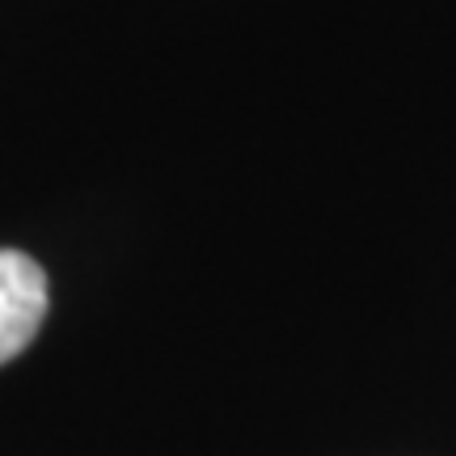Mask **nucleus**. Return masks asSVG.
<instances>
[{
	"label": "nucleus",
	"mask_w": 456,
	"mask_h": 456,
	"mask_svg": "<svg viewBox=\"0 0 456 456\" xmlns=\"http://www.w3.org/2000/svg\"><path fill=\"white\" fill-rule=\"evenodd\" d=\"M47 317V275L17 249H0V363L17 359Z\"/></svg>",
	"instance_id": "obj_1"
}]
</instances>
